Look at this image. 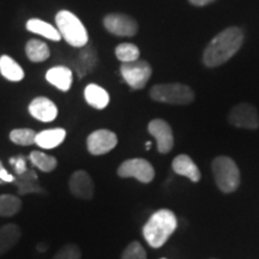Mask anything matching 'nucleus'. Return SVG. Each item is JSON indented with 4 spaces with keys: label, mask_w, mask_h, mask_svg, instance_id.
I'll return each instance as SVG.
<instances>
[{
    "label": "nucleus",
    "mask_w": 259,
    "mask_h": 259,
    "mask_svg": "<svg viewBox=\"0 0 259 259\" xmlns=\"http://www.w3.org/2000/svg\"><path fill=\"white\" fill-rule=\"evenodd\" d=\"M244 32L238 27H229L216 35L206 46L203 54L205 66L218 67L228 61L240 50Z\"/></svg>",
    "instance_id": "obj_1"
},
{
    "label": "nucleus",
    "mask_w": 259,
    "mask_h": 259,
    "mask_svg": "<svg viewBox=\"0 0 259 259\" xmlns=\"http://www.w3.org/2000/svg\"><path fill=\"white\" fill-rule=\"evenodd\" d=\"M177 227L178 221L173 211L161 209L150 216L142 233L150 247L158 248L166 244L169 236L176 232Z\"/></svg>",
    "instance_id": "obj_2"
},
{
    "label": "nucleus",
    "mask_w": 259,
    "mask_h": 259,
    "mask_svg": "<svg viewBox=\"0 0 259 259\" xmlns=\"http://www.w3.org/2000/svg\"><path fill=\"white\" fill-rule=\"evenodd\" d=\"M56 22L61 38H64L71 46L84 47L88 45V31L82 22L79 21V18L72 12L66 11V10L58 12Z\"/></svg>",
    "instance_id": "obj_3"
},
{
    "label": "nucleus",
    "mask_w": 259,
    "mask_h": 259,
    "mask_svg": "<svg viewBox=\"0 0 259 259\" xmlns=\"http://www.w3.org/2000/svg\"><path fill=\"white\" fill-rule=\"evenodd\" d=\"M212 171L216 185L222 192H234L240 185V171L231 157H216L212 162Z\"/></svg>",
    "instance_id": "obj_4"
},
{
    "label": "nucleus",
    "mask_w": 259,
    "mask_h": 259,
    "mask_svg": "<svg viewBox=\"0 0 259 259\" xmlns=\"http://www.w3.org/2000/svg\"><path fill=\"white\" fill-rule=\"evenodd\" d=\"M150 97L154 101L168 105H189L194 100V93L186 84H157L151 88Z\"/></svg>",
    "instance_id": "obj_5"
},
{
    "label": "nucleus",
    "mask_w": 259,
    "mask_h": 259,
    "mask_svg": "<svg viewBox=\"0 0 259 259\" xmlns=\"http://www.w3.org/2000/svg\"><path fill=\"white\" fill-rule=\"evenodd\" d=\"M122 78L132 89L138 90L144 88L145 84L150 79L151 66L145 60H136L132 63H122L120 67Z\"/></svg>",
    "instance_id": "obj_6"
},
{
    "label": "nucleus",
    "mask_w": 259,
    "mask_h": 259,
    "mask_svg": "<svg viewBox=\"0 0 259 259\" xmlns=\"http://www.w3.org/2000/svg\"><path fill=\"white\" fill-rule=\"evenodd\" d=\"M120 178H135L143 184H149L155 178V169L151 163L144 158H131L122 162L118 168Z\"/></svg>",
    "instance_id": "obj_7"
},
{
    "label": "nucleus",
    "mask_w": 259,
    "mask_h": 259,
    "mask_svg": "<svg viewBox=\"0 0 259 259\" xmlns=\"http://www.w3.org/2000/svg\"><path fill=\"white\" fill-rule=\"evenodd\" d=\"M228 120L235 127L255 130L259 127V114L250 103H239L229 112Z\"/></svg>",
    "instance_id": "obj_8"
},
{
    "label": "nucleus",
    "mask_w": 259,
    "mask_h": 259,
    "mask_svg": "<svg viewBox=\"0 0 259 259\" xmlns=\"http://www.w3.org/2000/svg\"><path fill=\"white\" fill-rule=\"evenodd\" d=\"M103 25L116 36H134L138 31V24L134 18L124 14H111L103 18Z\"/></svg>",
    "instance_id": "obj_9"
},
{
    "label": "nucleus",
    "mask_w": 259,
    "mask_h": 259,
    "mask_svg": "<svg viewBox=\"0 0 259 259\" xmlns=\"http://www.w3.org/2000/svg\"><path fill=\"white\" fill-rule=\"evenodd\" d=\"M118 144V138L114 132L109 130H97L87 139L88 150L92 155H103L113 150Z\"/></svg>",
    "instance_id": "obj_10"
},
{
    "label": "nucleus",
    "mask_w": 259,
    "mask_h": 259,
    "mask_svg": "<svg viewBox=\"0 0 259 259\" xmlns=\"http://www.w3.org/2000/svg\"><path fill=\"white\" fill-rule=\"evenodd\" d=\"M149 134L154 136L157 143V150L161 154H168L174 147V137L169 124L162 119H154L148 125Z\"/></svg>",
    "instance_id": "obj_11"
},
{
    "label": "nucleus",
    "mask_w": 259,
    "mask_h": 259,
    "mask_svg": "<svg viewBox=\"0 0 259 259\" xmlns=\"http://www.w3.org/2000/svg\"><path fill=\"white\" fill-rule=\"evenodd\" d=\"M70 191L74 197L92 199L94 196V183L85 170H77L70 178Z\"/></svg>",
    "instance_id": "obj_12"
},
{
    "label": "nucleus",
    "mask_w": 259,
    "mask_h": 259,
    "mask_svg": "<svg viewBox=\"0 0 259 259\" xmlns=\"http://www.w3.org/2000/svg\"><path fill=\"white\" fill-rule=\"evenodd\" d=\"M29 113L37 120L44 122L53 121L58 115V108L47 97H36L29 105Z\"/></svg>",
    "instance_id": "obj_13"
},
{
    "label": "nucleus",
    "mask_w": 259,
    "mask_h": 259,
    "mask_svg": "<svg viewBox=\"0 0 259 259\" xmlns=\"http://www.w3.org/2000/svg\"><path fill=\"white\" fill-rule=\"evenodd\" d=\"M171 168L177 174L189 178L193 183H197L200 179V171L198 167L194 163L192 158L187 156V155L183 154L174 158L173 162H171Z\"/></svg>",
    "instance_id": "obj_14"
},
{
    "label": "nucleus",
    "mask_w": 259,
    "mask_h": 259,
    "mask_svg": "<svg viewBox=\"0 0 259 259\" xmlns=\"http://www.w3.org/2000/svg\"><path fill=\"white\" fill-rule=\"evenodd\" d=\"M14 185L18 189L19 194H27V193H46L42 187L38 185V177L34 170L28 169L23 174H19L16 177Z\"/></svg>",
    "instance_id": "obj_15"
},
{
    "label": "nucleus",
    "mask_w": 259,
    "mask_h": 259,
    "mask_svg": "<svg viewBox=\"0 0 259 259\" xmlns=\"http://www.w3.org/2000/svg\"><path fill=\"white\" fill-rule=\"evenodd\" d=\"M46 79L61 92H67L72 85V72L66 66H54L47 71Z\"/></svg>",
    "instance_id": "obj_16"
},
{
    "label": "nucleus",
    "mask_w": 259,
    "mask_h": 259,
    "mask_svg": "<svg viewBox=\"0 0 259 259\" xmlns=\"http://www.w3.org/2000/svg\"><path fill=\"white\" fill-rule=\"evenodd\" d=\"M65 137H66V131L64 128L45 130L36 135L35 144L42 149H54L63 143Z\"/></svg>",
    "instance_id": "obj_17"
},
{
    "label": "nucleus",
    "mask_w": 259,
    "mask_h": 259,
    "mask_svg": "<svg viewBox=\"0 0 259 259\" xmlns=\"http://www.w3.org/2000/svg\"><path fill=\"white\" fill-rule=\"evenodd\" d=\"M21 238V228L17 225L10 223L0 227V255L11 250Z\"/></svg>",
    "instance_id": "obj_18"
},
{
    "label": "nucleus",
    "mask_w": 259,
    "mask_h": 259,
    "mask_svg": "<svg viewBox=\"0 0 259 259\" xmlns=\"http://www.w3.org/2000/svg\"><path fill=\"white\" fill-rule=\"evenodd\" d=\"M84 97H85V101L88 102V105L96 109L106 108L109 103L108 93L97 84L92 83L87 85V88L84 89Z\"/></svg>",
    "instance_id": "obj_19"
},
{
    "label": "nucleus",
    "mask_w": 259,
    "mask_h": 259,
    "mask_svg": "<svg viewBox=\"0 0 259 259\" xmlns=\"http://www.w3.org/2000/svg\"><path fill=\"white\" fill-rule=\"evenodd\" d=\"M27 29L34 34L41 35V36L48 38L52 41H60L61 35L57 28L53 25L47 23V22L41 21L37 18H31L27 22Z\"/></svg>",
    "instance_id": "obj_20"
},
{
    "label": "nucleus",
    "mask_w": 259,
    "mask_h": 259,
    "mask_svg": "<svg viewBox=\"0 0 259 259\" xmlns=\"http://www.w3.org/2000/svg\"><path fill=\"white\" fill-rule=\"evenodd\" d=\"M0 73L11 82H19L24 78V71L9 56L0 57Z\"/></svg>",
    "instance_id": "obj_21"
},
{
    "label": "nucleus",
    "mask_w": 259,
    "mask_h": 259,
    "mask_svg": "<svg viewBox=\"0 0 259 259\" xmlns=\"http://www.w3.org/2000/svg\"><path fill=\"white\" fill-rule=\"evenodd\" d=\"M25 53L29 59L34 63H41V61L47 60L51 56L50 48L45 42L40 40H36V38H32L27 44L25 46Z\"/></svg>",
    "instance_id": "obj_22"
},
{
    "label": "nucleus",
    "mask_w": 259,
    "mask_h": 259,
    "mask_svg": "<svg viewBox=\"0 0 259 259\" xmlns=\"http://www.w3.org/2000/svg\"><path fill=\"white\" fill-rule=\"evenodd\" d=\"M97 64V56L96 51L92 46H85L80 51L78 56V61H77V70L80 76L87 74L95 69Z\"/></svg>",
    "instance_id": "obj_23"
},
{
    "label": "nucleus",
    "mask_w": 259,
    "mask_h": 259,
    "mask_svg": "<svg viewBox=\"0 0 259 259\" xmlns=\"http://www.w3.org/2000/svg\"><path fill=\"white\" fill-rule=\"evenodd\" d=\"M29 158H30L32 166L37 167L38 169L45 171V173H50V171L56 169L58 166V161L56 157L41 153V151H31L30 155H29Z\"/></svg>",
    "instance_id": "obj_24"
},
{
    "label": "nucleus",
    "mask_w": 259,
    "mask_h": 259,
    "mask_svg": "<svg viewBox=\"0 0 259 259\" xmlns=\"http://www.w3.org/2000/svg\"><path fill=\"white\" fill-rule=\"evenodd\" d=\"M22 208V200L12 194H2L0 196V216L11 218Z\"/></svg>",
    "instance_id": "obj_25"
},
{
    "label": "nucleus",
    "mask_w": 259,
    "mask_h": 259,
    "mask_svg": "<svg viewBox=\"0 0 259 259\" xmlns=\"http://www.w3.org/2000/svg\"><path fill=\"white\" fill-rule=\"evenodd\" d=\"M36 135L37 134L34 131V130L16 128L14 131H11V134H10V139H11L15 144L28 147V145L35 144Z\"/></svg>",
    "instance_id": "obj_26"
},
{
    "label": "nucleus",
    "mask_w": 259,
    "mask_h": 259,
    "mask_svg": "<svg viewBox=\"0 0 259 259\" xmlns=\"http://www.w3.org/2000/svg\"><path fill=\"white\" fill-rule=\"evenodd\" d=\"M139 54L141 52L134 44H120L115 48V56L121 63H132L138 60Z\"/></svg>",
    "instance_id": "obj_27"
},
{
    "label": "nucleus",
    "mask_w": 259,
    "mask_h": 259,
    "mask_svg": "<svg viewBox=\"0 0 259 259\" xmlns=\"http://www.w3.org/2000/svg\"><path fill=\"white\" fill-rule=\"evenodd\" d=\"M121 259H147V252L138 241H134L125 248Z\"/></svg>",
    "instance_id": "obj_28"
},
{
    "label": "nucleus",
    "mask_w": 259,
    "mask_h": 259,
    "mask_svg": "<svg viewBox=\"0 0 259 259\" xmlns=\"http://www.w3.org/2000/svg\"><path fill=\"white\" fill-rule=\"evenodd\" d=\"M80 250L77 245L69 244L61 247L53 259H80Z\"/></svg>",
    "instance_id": "obj_29"
},
{
    "label": "nucleus",
    "mask_w": 259,
    "mask_h": 259,
    "mask_svg": "<svg viewBox=\"0 0 259 259\" xmlns=\"http://www.w3.org/2000/svg\"><path fill=\"white\" fill-rule=\"evenodd\" d=\"M10 163L15 167V171L17 176H19V174H23L24 171L28 170L27 163H25V157L21 156V155L17 157L10 158Z\"/></svg>",
    "instance_id": "obj_30"
},
{
    "label": "nucleus",
    "mask_w": 259,
    "mask_h": 259,
    "mask_svg": "<svg viewBox=\"0 0 259 259\" xmlns=\"http://www.w3.org/2000/svg\"><path fill=\"white\" fill-rule=\"evenodd\" d=\"M16 179V177L12 176V174H10L8 170L5 169L4 167L0 169V181H2V184L4 183H14Z\"/></svg>",
    "instance_id": "obj_31"
},
{
    "label": "nucleus",
    "mask_w": 259,
    "mask_h": 259,
    "mask_svg": "<svg viewBox=\"0 0 259 259\" xmlns=\"http://www.w3.org/2000/svg\"><path fill=\"white\" fill-rule=\"evenodd\" d=\"M189 2L194 6H205L210 4V3L215 2V0H189Z\"/></svg>",
    "instance_id": "obj_32"
},
{
    "label": "nucleus",
    "mask_w": 259,
    "mask_h": 259,
    "mask_svg": "<svg viewBox=\"0 0 259 259\" xmlns=\"http://www.w3.org/2000/svg\"><path fill=\"white\" fill-rule=\"evenodd\" d=\"M37 250L40 251V252H44L45 251V246L44 245H38L37 246Z\"/></svg>",
    "instance_id": "obj_33"
},
{
    "label": "nucleus",
    "mask_w": 259,
    "mask_h": 259,
    "mask_svg": "<svg viewBox=\"0 0 259 259\" xmlns=\"http://www.w3.org/2000/svg\"><path fill=\"white\" fill-rule=\"evenodd\" d=\"M150 145H151L150 142H147V150H149V149H150Z\"/></svg>",
    "instance_id": "obj_34"
},
{
    "label": "nucleus",
    "mask_w": 259,
    "mask_h": 259,
    "mask_svg": "<svg viewBox=\"0 0 259 259\" xmlns=\"http://www.w3.org/2000/svg\"><path fill=\"white\" fill-rule=\"evenodd\" d=\"M3 167H4V166H3V163H2V161H0V169H2V168Z\"/></svg>",
    "instance_id": "obj_35"
},
{
    "label": "nucleus",
    "mask_w": 259,
    "mask_h": 259,
    "mask_svg": "<svg viewBox=\"0 0 259 259\" xmlns=\"http://www.w3.org/2000/svg\"><path fill=\"white\" fill-rule=\"evenodd\" d=\"M162 259H166V258H162Z\"/></svg>",
    "instance_id": "obj_36"
}]
</instances>
